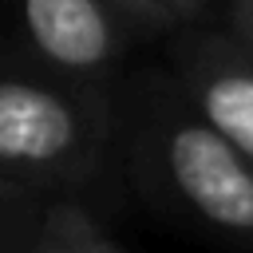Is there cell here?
Masks as SVG:
<instances>
[{
    "label": "cell",
    "instance_id": "1",
    "mask_svg": "<svg viewBox=\"0 0 253 253\" xmlns=\"http://www.w3.org/2000/svg\"><path fill=\"white\" fill-rule=\"evenodd\" d=\"M115 115L119 166L142 190L253 245V166L186 107L166 71H130L119 79Z\"/></svg>",
    "mask_w": 253,
    "mask_h": 253
},
{
    "label": "cell",
    "instance_id": "6",
    "mask_svg": "<svg viewBox=\"0 0 253 253\" xmlns=\"http://www.w3.org/2000/svg\"><path fill=\"white\" fill-rule=\"evenodd\" d=\"M28 253H126L83 202H51Z\"/></svg>",
    "mask_w": 253,
    "mask_h": 253
},
{
    "label": "cell",
    "instance_id": "8",
    "mask_svg": "<svg viewBox=\"0 0 253 253\" xmlns=\"http://www.w3.org/2000/svg\"><path fill=\"white\" fill-rule=\"evenodd\" d=\"M217 24L253 55V0H225V4H217Z\"/></svg>",
    "mask_w": 253,
    "mask_h": 253
},
{
    "label": "cell",
    "instance_id": "7",
    "mask_svg": "<svg viewBox=\"0 0 253 253\" xmlns=\"http://www.w3.org/2000/svg\"><path fill=\"white\" fill-rule=\"evenodd\" d=\"M55 198L0 178V253H28L32 237Z\"/></svg>",
    "mask_w": 253,
    "mask_h": 253
},
{
    "label": "cell",
    "instance_id": "5",
    "mask_svg": "<svg viewBox=\"0 0 253 253\" xmlns=\"http://www.w3.org/2000/svg\"><path fill=\"white\" fill-rule=\"evenodd\" d=\"M123 24L130 28L134 43L146 40H182L217 20V4L210 0H115Z\"/></svg>",
    "mask_w": 253,
    "mask_h": 253
},
{
    "label": "cell",
    "instance_id": "2",
    "mask_svg": "<svg viewBox=\"0 0 253 253\" xmlns=\"http://www.w3.org/2000/svg\"><path fill=\"white\" fill-rule=\"evenodd\" d=\"M119 162L115 91H91L0 51V178L83 202Z\"/></svg>",
    "mask_w": 253,
    "mask_h": 253
},
{
    "label": "cell",
    "instance_id": "4",
    "mask_svg": "<svg viewBox=\"0 0 253 253\" xmlns=\"http://www.w3.org/2000/svg\"><path fill=\"white\" fill-rule=\"evenodd\" d=\"M166 63L186 107L253 166V55L213 20L174 40Z\"/></svg>",
    "mask_w": 253,
    "mask_h": 253
},
{
    "label": "cell",
    "instance_id": "3",
    "mask_svg": "<svg viewBox=\"0 0 253 253\" xmlns=\"http://www.w3.org/2000/svg\"><path fill=\"white\" fill-rule=\"evenodd\" d=\"M134 47L115 0H24L12 12V55L36 71L115 91L126 51Z\"/></svg>",
    "mask_w": 253,
    "mask_h": 253
}]
</instances>
